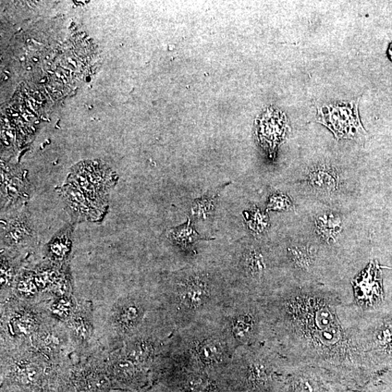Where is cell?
Segmentation results:
<instances>
[{
  "label": "cell",
  "instance_id": "obj_1",
  "mask_svg": "<svg viewBox=\"0 0 392 392\" xmlns=\"http://www.w3.org/2000/svg\"><path fill=\"white\" fill-rule=\"evenodd\" d=\"M360 100L318 106L317 121L332 132L337 140L350 139L363 143L367 133L359 116Z\"/></svg>",
  "mask_w": 392,
  "mask_h": 392
},
{
  "label": "cell",
  "instance_id": "obj_2",
  "mask_svg": "<svg viewBox=\"0 0 392 392\" xmlns=\"http://www.w3.org/2000/svg\"><path fill=\"white\" fill-rule=\"evenodd\" d=\"M114 171L98 161L82 162L72 167L66 182L98 204L108 206V196L116 185Z\"/></svg>",
  "mask_w": 392,
  "mask_h": 392
},
{
  "label": "cell",
  "instance_id": "obj_3",
  "mask_svg": "<svg viewBox=\"0 0 392 392\" xmlns=\"http://www.w3.org/2000/svg\"><path fill=\"white\" fill-rule=\"evenodd\" d=\"M66 210L77 222L102 221L108 206L97 204L71 183L65 182L59 190Z\"/></svg>",
  "mask_w": 392,
  "mask_h": 392
},
{
  "label": "cell",
  "instance_id": "obj_4",
  "mask_svg": "<svg viewBox=\"0 0 392 392\" xmlns=\"http://www.w3.org/2000/svg\"><path fill=\"white\" fill-rule=\"evenodd\" d=\"M34 230L26 208L2 214L1 241L4 247L20 248L32 243Z\"/></svg>",
  "mask_w": 392,
  "mask_h": 392
},
{
  "label": "cell",
  "instance_id": "obj_5",
  "mask_svg": "<svg viewBox=\"0 0 392 392\" xmlns=\"http://www.w3.org/2000/svg\"><path fill=\"white\" fill-rule=\"evenodd\" d=\"M30 185L27 177L17 169L2 167L1 169V212H14L29 198Z\"/></svg>",
  "mask_w": 392,
  "mask_h": 392
},
{
  "label": "cell",
  "instance_id": "obj_6",
  "mask_svg": "<svg viewBox=\"0 0 392 392\" xmlns=\"http://www.w3.org/2000/svg\"><path fill=\"white\" fill-rule=\"evenodd\" d=\"M256 130L262 143L274 150L284 140L290 127L285 114L271 107L256 119Z\"/></svg>",
  "mask_w": 392,
  "mask_h": 392
},
{
  "label": "cell",
  "instance_id": "obj_7",
  "mask_svg": "<svg viewBox=\"0 0 392 392\" xmlns=\"http://www.w3.org/2000/svg\"><path fill=\"white\" fill-rule=\"evenodd\" d=\"M308 182L315 191L329 194L337 190L339 177L332 167L321 164L310 170Z\"/></svg>",
  "mask_w": 392,
  "mask_h": 392
},
{
  "label": "cell",
  "instance_id": "obj_8",
  "mask_svg": "<svg viewBox=\"0 0 392 392\" xmlns=\"http://www.w3.org/2000/svg\"><path fill=\"white\" fill-rule=\"evenodd\" d=\"M75 224H68L53 236L46 246L47 255L57 260H63L69 256L73 244Z\"/></svg>",
  "mask_w": 392,
  "mask_h": 392
},
{
  "label": "cell",
  "instance_id": "obj_9",
  "mask_svg": "<svg viewBox=\"0 0 392 392\" xmlns=\"http://www.w3.org/2000/svg\"><path fill=\"white\" fill-rule=\"evenodd\" d=\"M315 228L317 234L327 242L335 241L341 231V219L335 213L325 212L316 217Z\"/></svg>",
  "mask_w": 392,
  "mask_h": 392
},
{
  "label": "cell",
  "instance_id": "obj_10",
  "mask_svg": "<svg viewBox=\"0 0 392 392\" xmlns=\"http://www.w3.org/2000/svg\"><path fill=\"white\" fill-rule=\"evenodd\" d=\"M169 238L180 245L183 249L188 248L196 241L212 239L201 237V236L195 230L191 224V219H188L186 223L171 229L169 234Z\"/></svg>",
  "mask_w": 392,
  "mask_h": 392
},
{
  "label": "cell",
  "instance_id": "obj_11",
  "mask_svg": "<svg viewBox=\"0 0 392 392\" xmlns=\"http://www.w3.org/2000/svg\"><path fill=\"white\" fill-rule=\"evenodd\" d=\"M207 296V288L203 280L194 279L188 283L183 291V298L191 307L201 305Z\"/></svg>",
  "mask_w": 392,
  "mask_h": 392
},
{
  "label": "cell",
  "instance_id": "obj_12",
  "mask_svg": "<svg viewBox=\"0 0 392 392\" xmlns=\"http://www.w3.org/2000/svg\"><path fill=\"white\" fill-rule=\"evenodd\" d=\"M217 197L218 193L213 192L195 200L191 209L192 216L200 219H206L214 212Z\"/></svg>",
  "mask_w": 392,
  "mask_h": 392
},
{
  "label": "cell",
  "instance_id": "obj_13",
  "mask_svg": "<svg viewBox=\"0 0 392 392\" xmlns=\"http://www.w3.org/2000/svg\"><path fill=\"white\" fill-rule=\"evenodd\" d=\"M291 258L297 266L307 268L312 262V257L308 249L303 247L289 248Z\"/></svg>",
  "mask_w": 392,
  "mask_h": 392
},
{
  "label": "cell",
  "instance_id": "obj_14",
  "mask_svg": "<svg viewBox=\"0 0 392 392\" xmlns=\"http://www.w3.org/2000/svg\"><path fill=\"white\" fill-rule=\"evenodd\" d=\"M249 227L254 232L260 234L264 231L268 225V217L259 210H255L248 214Z\"/></svg>",
  "mask_w": 392,
  "mask_h": 392
},
{
  "label": "cell",
  "instance_id": "obj_15",
  "mask_svg": "<svg viewBox=\"0 0 392 392\" xmlns=\"http://www.w3.org/2000/svg\"><path fill=\"white\" fill-rule=\"evenodd\" d=\"M247 266L249 272L254 275H260L265 269V263L260 252L256 250L251 251L247 256Z\"/></svg>",
  "mask_w": 392,
  "mask_h": 392
},
{
  "label": "cell",
  "instance_id": "obj_16",
  "mask_svg": "<svg viewBox=\"0 0 392 392\" xmlns=\"http://www.w3.org/2000/svg\"><path fill=\"white\" fill-rule=\"evenodd\" d=\"M291 202L288 196L283 194H275L269 198L268 210H287L291 208Z\"/></svg>",
  "mask_w": 392,
  "mask_h": 392
},
{
  "label": "cell",
  "instance_id": "obj_17",
  "mask_svg": "<svg viewBox=\"0 0 392 392\" xmlns=\"http://www.w3.org/2000/svg\"><path fill=\"white\" fill-rule=\"evenodd\" d=\"M140 317V310L136 306L129 305L121 311L119 322L123 326H130Z\"/></svg>",
  "mask_w": 392,
  "mask_h": 392
},
{
  "label": "cell",
  "instance_id": "obj_18",
  "mask_svg": "<svg viewBox=\"0 0 392 392\" xmlns=\"http://www.w3.org/2000/svg\"><path fill=\"white\" fill-rule=\"evenodd\" d=\"M200 354L204 362L213 364L219 358V347L215 344H206L201 347Z\"/></svg>",
  "mask_w": 392,
  "mask_h": 392
},
{
  "label": "cell",
  "instance_id": "obj_19",
  "mask_svg": "<svg viewBox=\"0 0 392 392\" xmlns=\"http://www.w3.org/2000/svg\"><path fill=\"white\" fill-rule=\"evenodd\" d=\"M251 323L246 317H239L234 322V332L238 338H243L249 334Z\"/></svg>",
  "mask_w": 392,
  "mask_h": 392
},
{
  "label": "cell",
  "instance_id": "obj_20",
  "mask_svg": "<svg viewBox=\"0 0 392 392\" xmlns=\"http://www.w3.org/2000/svg\"><path fill=\"white\" fill-rule=\"evenodd\" d=\"M316 321L321 329L329 328L334 322V317L327 309H323L317 313Z\"/></svg>",
  "mask_w": 392,
  "mask_h": 392
},
{
  "label": "cell",
  "instance_id": "obj_21",
  "mask_svg": "<svg viewBox=\"0 0 392 392\" xmlns=\"http://www.w3.org/2000/svg\"><path fill=\"white\" fill-rule=\"evenodd\" d=\"M150 392H173V391H171L167 387L164 386V387H156V389H154V390H152Z\"/></svg>",
  "mask_w": 392,
  "mask_h": 392
},
{
  "label": "cell",
  "instance_id": "obj_22",
  "mask_svg": "<svg viewBox=\"0 0 392 392\" xmlns=\"http://www.w3.org/2000/svg\"><path fill=\"white\" fill-rule=\"evenodd\" d=\"M388 53H389V56L391 60H392V43L391 44V45L389 48Z\"/></svg>",
  "mask_w": 392,
  "mask_h": 392
}]
</instances>
